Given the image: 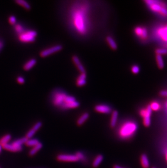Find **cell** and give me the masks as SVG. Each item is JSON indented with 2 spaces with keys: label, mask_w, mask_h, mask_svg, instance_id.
Wrapping results in <instances>:
<instances>
[{
  "label": "cell",
  "mask_w": 167,
  "mask_h": 168,
  "mask_svg": "<svg viewBox=\"0 0 167 168\" xmlns=\"http://www.w3.org/2000/svg\"><path fill=\"white\" fill-rule=\"evenodd\" d=\"M36 131H34L33 129H31L26 134V137L29 139H31L32 137H33V136L36 134Z\"/></svg>",
  "instance_id": "29"
},
{
  "label": "cell",
  "mask_w": 167,
  "mask_h": 168,
  "mask_svg": "<svg viewBox=\"0 0 167 168\" xmlns=\"http://www.w3.org/2000/svg\"><path fill=\"white\" fill-rule=\"evenodd\" d=\"M75 156L78 157L79 160H84L85 159V156L84 154L82 153L81 152H78L75 154Z\"/></svg>",
  "instance_id": "34"
},
{
  "label": "cell",
  "mask_w": 167,
  "mask_h": 168,
  "mask_svg": "<svg viewBox=\"0 0 167 168\" xmlns=\"http://www.w3.org/2000/svg\"><path fill=\"white\" fill-rule=\"evenodd\" d=\"M57 159L60 162H75L79 161L75 154H60L57 156Z\"/></svg>",
  "instance_id": "8"
},
{
  "label": "cell",
  "mask_w": 167,
  "mask_h": 168,
  "mask_svg": "<svg viewBox=\"0 0 167 168\" xmlns=\"http://www.w3.org/2000/svg\"><path fill=\"white\" fill-rule=\"evenodd\" d=\"M141 164L143 168H148L149 167V162L147 156L145 154H143L141 157Z\"/></svg>",
  "instance_id": "22"
},
{
  "label": "cell",
  "mask_w": 167,
  "mask_h": 168,
  "mask_svg": "<svg viewBox=\"0 0 167 168\" xmlns=\"http://www.w3.org/2000/svg\"><path fill=\"white\" fill-rule=\"evenodd\" d=\"M72 61H73L74 64L75 65V66H77V68H78L79 71L81 73L86 72L85 69L83 65L82 64V62L80 61V60L78 56H75V55L73 56L72 57Z\"/></svg>",
  "instance_id": "12"
},
{
  "label": "cell",
  "mask_w": 167,
  "mask_h": 168,
  "mask_svg": "<svg viewBox=\"0 0 167 168\" xmlns=\"http://www.w3.org/2000/svg\"><path fill=\"white\" fill-rule=\"evenodd\" d=\"M150 107L151 108L152 111H158L161 108V106L160 104L157 102H153L150 104Z\"/></svg>",
  "instance_id": "28"
},
{
  "label": "cell",
  "mask_w": 167,
  "mask_h": 168,
  "mask_svg": "<svg viewBox=\"0 0 167 168\" xmlns=\"http://www.w3.org/2000/svg\"><path fill=\"white\" fill-rule=\"evenodd\" d=\"M106 40H107V43H108L109 45L110 46L112 50H117V45L113 38H112L110 36H107L106 38Z\"/></svg>",
  "instance_id": "18"
},
{
  "label": "cell",
  "mask_w": 167,
  "mask_h": 168,
  "mask_svg": "<svg viewBox=\"0 0 167 168\" xmlns=\"http://www.w3.org/2000/svg\"><path fill=\"white\" fill-rule=\"evenodd\" d=\"M89 113H84L79 117L78 119L77 120V125L78 126H81L84 124L85 123V122L89 119Z\"/></svg>",
  "instance_id": "17"
},
{
  "label": "cell",
  "mask_w": 167,
  "mask_h": 168,
  "mask_svg": "<svg viewBox=\"0 0 167 168\" xmlns=\"http://www.w3.org/2000/svg\"><path fill=\"white\" fill-rule=\"evenodd\" d=\"M39 141L37 139H29L25 143L26 145L28 147H34L39 143Z\"/></svg>",
  "instance_id": "25"
},
{
  "label": "cell",
  "mask_w": 167,
  "mask_h": 168,
  "mask_svg": "<svg viewBox=\"0 0 167 168\" xmlns=\"http://www.w3.org/2000/svg\"><path fill=\"white\" fill-rule=\"evenodd\" d=\"M86 72L81 73L80 75L79 76L78 79H77V86L78 87H82L85 86L86 84Z\"/></svg>",
  "instance_id": "14"
},
{
  "label": "cell",
  "mask_w": 167,
  "mask_h": 168,
  "mask_svg": "<svg viewBox=\"0 0 167 168\" xmlns=\"http://www.w3.org/2000/svg\"><path fill=\"white\" fill-rule=\"evenodd\" d=\"M11 134H6L4 136H3L1 139H0V145L1 147L4 146V145L7 144L8 142L11 140Z\"/></svg>",
  "instance_id": "23"
},
{
  "label": "cell",
  "mask_w": 167,
  "mask_h": 168,
  "mask_svg": "<svg viewBox=\"0 0 167 168\" xmlns=\"http://www.w3.org/2000/svg\"><path fill=\"white\" fill-rule=\"evenodd\" d=\"M103 156L102 155V154H98V156H97L95 158V159H94V161L93 162V167L97 168L98 167H99V165L101 164L102 161H103Z\"/></svg>",
  "instance_id": "20"
},
{
  "label": "cell",
  "mask_w": 167,
  "mask_h": 168,
  "mask_svg": "<svg viewBox=\"0 0 167 168\" xmlns=\"http://www.w3.org/2000/svg\"><path fill=\"white\" fill-rule=\"evenodd\" d=\"M63 46L60 45H57L53 46L50 47L45 50H43L40 52V56L41 57H46L52 54H55L61 50Z\"/></svg>",
  "instance_id": "7"
},
{
  "label": "cell",
  "mask_w": 167,
  "mask_h": 168,
  "mask_svg": "<svg viewBox=\"0 0 167 168\" xmlns=\"http://www.w3.org/2000/svg\"><path fill=\"white\" fill-rule=\"evenodd\" d=\"M144 2L152 11L167 18V7L164 2L156 0H146Z\"/></svg>",
  "instance_id": "3"
},
{
  "label": "cell",
  "mask_w": 167,
  "mask_h": 168,
  "mask_svg": "<svg viewBox=\"0 0 167 168\" xmlns=\"http://www.w3.org/2000/svg\"><path fill=\"white\" fill-rule=\"evenodd\" d=\"M139 66L137 65H134L133 66H132L131 68V71L134 74H137L139 72Z\"/></svg>",
  "instance_id": "33"
},
{
  "label": "cell",
  "mask_w": 167,
  "mask_h": 168,
  "mask_svg": "<svg viewBox=\"0 0 167 168\" xmlns=\"http://www.w3.org/2000/svg\"><path fill=\"white\" fill-rule=\"evenodd\" d=\"M16 4L21 6L22 7L24 8L27 11H30L31 9V6L28 2L26 1L25 0H16L15 1Z\"/></svg>",
  "instance_id": "21"
},
{
  "label": "cell",
  "mask_w": 167,
  "mask_h": 168,
  "mask_svg": "<svg viewBox=\"0 0 167 168\" xmlns=\"http://www.w3.org/2000/svg\"><path fill=\"white\" fill-rule=\"evenodd\" d=\"M166 160H167V153H166Z\"/></svg>",
  "instance_id": "40"
},
{
  "label": "cell",
  "mask_w": 167,
  "mask_h": 168,
  "mask_svg": "<svg viewBox=\"0 0 167 168\" xmlns=\"http://www.w3.org/2000/svg\"><path fill=\"white\" fill-rule=\"evenodd\" d=\"M156 53L158 55L162 56L167 54V50L166 49H158L156 50Z\"/></svg>",
  "instance_id": "30"
},
{
  "label": "cell",
  "mask_w": 167,
  "mask_h": 168,
  "mask_svg": "<svg viewBox=\"0 0 167 168\" xmlns=\"http://www.w3.org/2000/svg\"><path fill=\"white\" fill-rule=\"evenodd\" d=\"M3 47H4V43H3V41L2 40H0V51L2 50Z\"/></svg>",
  "instance_id": "37"
},
{
  "label": "cell",
  "mask_w": 167,
  "mask_h": 168,
  "mask_svg": "<svg viewBox=\"0 0 167 168\" xmlns=\"http://www.w3.org/2000/svg\"><path fill=\"white\" fill-rule=\"evenodd\" d=\"M135 33L136 36L141 38L142 39L145 40L148 38V31L145 27L137 26L135 29Z\"/></svg>",
  "instance_id": "10"
},
{
  "label": "cell",
  "mask_w": 167,
  "mask_h": 168,
  "mask_svg": "<svg viewBox=\"0 0 167 168\" xmlns=\"http://www.w3.org/2000/svg\"><path fill=\"white\" fill-rule=\"evenodd\" d=\"M156 34L162 41L167 42V24L157 29Z\"/></svg>",
  "instance_id": "9"
},
{
  "label": "cell",
  "mask_w": 167,
  "mask_h": 168,
  "mask_svg": "<svg viewBox=\"0 0 167 168\" xmlns=\"http://www.w3.org/2000/svg\"><path fill=\"white\" fill-rule=\"evenodd\" d=\"M2 147L4 149L6 150L11 151V152H20L22 150V147H16L14 145H13L11 143L9 144L8 143L7 144L4 145V146H2Z\"/></svg>",
  "instance_id": "13"
},
{
  "label": "cell",
  "mask_w": 167,
  "mask_h": 168,
  "mask_svg": "<svg viewBox=\"0 0 167 168\" xmlns=\"http://www.w3.org/2000/svg\"><path fill=\"white\" fill-rule=\"evenodd\" d=\"M137 129V125L135 122H126L121 126L119 134V136L123 138H129L135 134Z\"/></svg>",
  "instance_id": "4"
},
{
  "label": "cell",
  "mask_w": 167,
  "mask_h": 168,
  "mask_svg": "<svg viewBox=\"0 0 167 168\" xmlns=\"http://www.w3.org/2000/svg\"><path fill=\"white\" fill-rule=\"evenodd\" d=\"M36 60L34 58H32L25 63L23 65V69L25 71H29L33 68L34 65H36Z\"/></svg>",
  "instance_id": "15"
},
{
  "label": "cell",
  "mask_w": 167,
  "mask_h": 168,
  "mask_svg": "<svg viewBox=\"0 0 167 168\" xmlns=\"http://www.w3.org/2000/svg\"><path fill=\"white\" fill-rule=\"evenodd\" d=\"M42 125H43V124H42L41 122H37L36 124L33 126V127L32 129H33L34 131H36V132L37 131H38V130L41 127Z\"/></svg>",
  "instance_id": "31"
},
{
  "label": "cell",
  "mask_w": 167,
  "mask_h": 168,
  "mask_svg": "<svg viewBox=\"0 0 167 168\" xmlns=\"http://www.w3.org/2000/svg\"><path fill=\"white\" fill-rule=\"evenodd\" d=\"M43 144L41 143H39L38 144H37L35 147H33L32 149L29 151V154L31 156H33L36 154L41 149V148L43 147Z\"/></svg>",
  "instance_id": "19"
},
{
  "label": "cell",
  "mask_w": 167,
  "mask_h": 168,
  "mask_svg": "<svg viewBox=\"0 0 167 168\" xmlns=\"http://www.w3.org/2000/svg\"><path fill=\"white\" fill-rule=\"evenodd\" d=\"M95 110L103 114H109L112 112V108L106 104H98L95 107Z\"/></svg>",
  "instance_id": "11"
},
{
  "label": "cell",
  "mask_w": 167,
  "mask_h": 168,
  "mask_svg": "<svg viewBox=\"0 0 167 168\" xmlns=\"http://www.w3.org/2000/svg\"><path fill=\"white\" fill-rule=\"evenodd\" d=\"M17 82H18L19 84H24L25 83V79L22 76H18L17 77Z\"/></svg>",
  "instance_id": "35"
},
{
  "label": "cell",
  "mask_w": 167,
  "mask_h": 168,
  "mask_svg": "<svg viewBox=\"0 0 167 168\" xmlns=\"http://www.w3.org/2000/svg\"><path fill=\"white\" fill-rule=\"evenodd\" d=\"M118 117V112L117 111H114L112 113L111 118L110 126L111 127H114L116 125Z\"/></svg>",
  "instance_id": "16"
},
{
  "label": "cell",
  "mask_w": 167,
  "mask_h": 168,
  "mask_svg": "<svg viewBox=\"0 0 167 168\" xmlns=\"http://www.w3.org/2000/svg\"><path fill=\"white\" fill-rule=\"evenodd\" d=\"M2 147H1V146L0 145V154H1V151H2Z\"/></svg>",
  "instance_id": "39"
},
{
  "label": "cell",
  "mask_w": 167,
  "mask_h": 168,
  "mask_svg": "<svg viewBox=\"0 0 167 168\" xmlns=\"http://www.w3.org/2000/svg\"><path fill=\"white\" fill-rule=\"evenodd\" d=\"M9 22L11 25H15L16 22V19L14 15H11L9 18Z\"/></svg>",
  "instance_id": "32"
},
{
  "label": "cell",
  "mask_w": 167,
  "mask_h": 168,
  "mask_svg": "<svg viewBox=\"0 0 167 168\" xmlns=\"http://www.w3.org/2000/svg\"></svg>",
  "instance_id": "42"
},
{
  "label": "cell",
  "mask_w": 167,
  "mask_h": 168,
  "mask_svg": "<svg viewBox=\"0 0 167 168\" xmlns=\"http://www.w3.org/2000/svg\"><path fill=\"white\" fill-rule=\"evenodd\" d=\"M14 29L15 32L17 33L18 35L21 34L22 33L25 32V29H23V27L20 24L15 25Z\"/></svg>",
  "instance_id": "27"
},
{
  "label": "cell",
  "mask_w": 167,
  "mask_h": 168,
  "mask_svg": "<svg viewBox=\"0 0 167 168\" xmlns=\"http://www.w3.org/2000/svg\"><path fill=\"white\" fill-rule=\"evenodd\" d=\"M114 168H125L124 167H122L121 166L118 165H115L114 167Z\"/></svg>",
  "instance_id": "38"
},
{
  "label": "cell",
  "mask_w": 167,
  "mask_h": 168,
  "mask_svg": "<svg viewBox=\"0 0 167 168\" xmlns=\"http://www.w3.org/2000/svg\"><path fill=\"white\" fill-rule=\"evenodd\" d=\"M155 168V167H153V168Z\"/></svg>",
  "instance_id": "41"
},
{
  "label": "cell",
  "mask_w": 167,
  "mask_h": 168,
  "mask_svg": "<svg viewBox=\"0 0 167 168\" xmlns=\"http://www.w3.org/2000/svg\"><path fill=\"white\" fill-rule=\"evenodd\" d=\"M87 9V4H84L81 7V9L76 10L73 14L74 25L80 34H85L87 31L86 13Z\"/></svg>",
  "instance_id": "2"
},
{
  "label": "cell",
  "mask_w": 167,
  "mask_h": 168,
  "mask_svg": "<svg viewBox=\"0 0 167 168\" xmlns=\"http://www.w3.org/2000/svg\"><path fill=\"white\" fill-rule=\"evenodd\" d=\"M152 110L150 106L140 111V115L143 118V124L146 127H149L151 124V115Z\"/></svg>",
  "instance_id": "6"
},
{
  "label": "cell",
  "mask_w": 167,
  "mask_h": 168,
  "mask_svg": "<svg viewBox=\"0 0 167 168\" xmlns=\"http://www.w3.org/2000/svg\"><path fill=\"white\" fill-rule=\"evenodd\" d=\"M156 58L158 68L160 69H163L164 66V64L163 59L162 58V56L157 54Z\"/></svg>",
  "instance_id": "26"
},
{
  "label": "cell",
  "mask_w": 167,
  "mask_h": 168,
  "mask_svg": "<svg viewBox=\"0 0 167 168\" xmlns=\"http://www.w3.org/2000/svg\"><path fill=\"white\" fill-rule=\"evenodd\" d=\"M27 140L28 139L25 137L20 139L15 140L14 142H13L11 144L16 147H22V145L25 144Z\"/></svg>",
  "instance_id": "24"
},
{
  "label": "cell",
  "mask_w": 167,
  "mask_h": 168,
  "mask_svg": "<svg viewBox=\"0 0 167 168\" xmlns=\"http://www.w3.org/2000/svg\"><path fill=\"white\" fill-rule=\"evenodd\" d=\"M37 36V32L35 31H28L22 33L18 36L19 40L22 43H33L35 41L36 37Z\"/></svg>",
  "instance_id": "5"
},
{
  "label": "cell",
  "mask_w": 167,
  "mask_h": 168,
  "mask_svg": "<svg viewBox=\"0 0 167 168\" xmlns=\"http://www.w3.org/2000/svg\"><path fill=\"white\" fill-rule=\"evenodd\" d=\"M160 94L163 96V97H167V90H163V91H162L161 93H160Z\"/></svg>",
  "instance_id": "36"
},
{
  "label": "cell",
  "mask_w": 167,
  "mask_h": 168,
  "mask_svg": "<svg viewBox=\"0 0 167 168\" xmlns=\"http://www.w3.org/2000/svg\"><path fill=\"white\" fill-rule=\"evenodd\" d=\"M52 102L56 107L62 109H70L79 107L80 103L76 100L75 97L68 95L64 92L54 93Z\"/></svg>",
  "instance_id": "1"
}]
</instances>
